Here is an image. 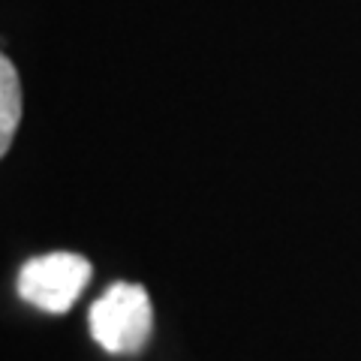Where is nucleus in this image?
<instances>
[{"label": "nucleus", "instance_id": "obj_1", "mask_svg": "<svg viewBox=\"0 0 361 361\" xmlns=\"http://www.w3.org/2000/svg\"><path fill=\"white\" fill-rule=\"evenodd\" d=\"M94 341L115 355L139 353L154 329L151 298L139 283H115L87 313Z\"/></svg>", "mask_w": 361, "mask_h": 361}, {"label": "nucleus", "instance_id": "obj_3", "mask_svg": "<svg viewBox=\"0 0 361 361\" xmlns=\"http://www.w3.org/2000/svg\"><path fill=\"white\" fill-rule=\"evenodd\" d=\"M21 121V85L9 58L0 54V157L9 151Z\"/></svg>", "mask_w": 361, "mask_h": 361}, {"label": "nucleus", "instance_id": "obj_2", "mask_svg": "<svg viewBox=\"0 0 361 361\" xmlns=\"http://www.w3.org/2000/svg\"><path fill=\"white\" fill-rule=\"evenodd\" d=\"M90 280V262L78 253H45L21 268L18 295L45 313H66Z\"/></svg>", "mask_w": 361, "mask_h": 361}]
</instances>
